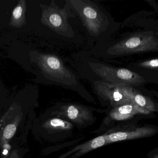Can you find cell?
Instances as JSON below:
<instances>
[{
  "label": "cell",
  "instance_id": "obj_4",
  "mask_svg": "<svg viewBox=\"0 0 158 158\" xmlns=\"http://www.w3.org/2000/svg\"><path fill=\"white\" fill-rule=\"evenodd\" d=\"M158 51L157 35L153 31H142L131 34L111 46L107 53L111 56H123Z\"/></svg>",
  "mask_w": 158,
  "mask_h": 158
},
{
  "label": "cell",
  "instance_id": "obj_13",
  "mask_svg": "<svg viewBox=\"0 0 158 158\" xmlns=\"http://www.w3.org/2000/svg\"><path fill=\"white\" fill-rule=\"evenodd\" d=\"M106 140L104 136H100L96 138L91 141V147L92 148L95 149L99 148L104 145Z\"/></svg>",
  "mask_w": 158,
  "mask_h": 158
},
{
  "label": "cell",
  "instance_id": "obj_2",
  "mask_svg": "<svg viewBox=\"0 0 158 158\" xmlns=\"http://www.w3.org/2000/svg\"><path fill=\"white\" fill-rule=\"evenodd\" d=\"M41 9L40 23L49 27L58 35L67 38H73L75 33L68 22L70 17H75L76 15L71 8L69 1L63 8H60L52 0L49 5L40 3Z\"/></svg>",
  "mask_w": 158,
  "mask_h": 158
},
{
  "label": "cell",
  "instance_id": "obj_11",
  "mask_svg": "<svg viewBox=\"0 0 158 158\" xmlns=\"http://www.w3.org/2000/svg\"><path fill=\"white\" fill-rule=\"evenodd\" d=\"M81 108L77 105H70L68 106L67 108V113L69 118L72 120L76 119L79 114V110Z\"/></svg>",
  "mask_w": 158,
  "mask_h": 158
},
{
  "label": "cell",
  "instance_id": "obj_5",
  "mask_svg": "<svg viewBox=\"0 0 158 158\" xmlns=\"http://www.w3.org/2000/svg\"><path fill=\"white\" fill-rule=\"evenodd\" d=\"M89 65L102 81L106 83L125 84L133 87L140 85L146 82L140 75L125 68H116L98 63H89Z\"/></svg>",
  "mask_w": 158,
  "mask_h": 158
},
{
  "label": "cell",
  "instance_id": "obj_9",
  "mask_svg": "<svg viewBox=\"0 0 158 158\" xmlns=\"http://www.w3.org/2000/svg\"><path fill=\"white\" fill-rule=\"evenodd\" d=\"M138 110V107L133 102L121 104V106L116 108L114 110V114L118 115H130L135 111Z\"/></svg>",
  "mask_w": 158,
  "mask_h": 158
},
{
  "label": "cell",
  "instance_id": "obj_1",
  "mask_svg": "<svg viewBox=\"0 0 158 158\" xmlns=\"http://www.w3.org/2000/svg\"><path fill=\"white\" fill-rule=\"evenodd\" d=\"M30 57L31 62L37 65L41 73L48 80L71 89L83 87L76 76L65 66L58 56L33 51L30 52Z\"/></svg>",
  "mask_w": 158,
  "mask_h": 158
},
{
  "label": "cell",
  "instance_id": "obj_14",
  "mask_svg": "<svg viewBox=\"0 0 158 158\" xmlns=\"http://www.w3.org/2000/svg\"><path fill=\"white\" fill-rule=\"evenodd\" d=\"M51 124L53 127H66L65 123L63 120L59 119H53L51 121Z\"/></svg>",
  "mask_w": 158,
  "mask_h": 158
},
{
  "label": "cell",
  "instance_id": "obj_3",
  "mask_svg": "<svg viewBox=\"0 0 158 158\" xmlns=\"http://www.w3.org/2000/svg\"><path fill=\"white\" fill-rule=\"evenodd\" d=\"M74 12L79 16L89 35L98 37L106 30L109 21L106 15L89 0H69Z\"/></svg>",
  "mask_w": 158,
  "mask_h": 158
},
{
  "label": "cell",
  "instance_id": "obj_7",
  "mask_svg": "<svg viewBox=\"0 0 158 158\" xmlns=\"http://www.w3.org/2000/svg\"><path fill=\"white\" fill-rule=\"evenodd\" d=\"M27 2L26 0H19L18 3L13 10L10 26L16 28H20L27 25L26 13Z\"/></svg>",
  "mask_w": 158,
  "mask_h": 158
},
{
  "label": "cell",
  "instance_id": "obj_10",
  "mask_svg": "<svg viewBox=\"0 0 158 158\" xmlns=\"http://www.w3.org/2000/svg\"><path fill=\"white\" fill-rule=\"evenodd\" d=\"M138 65L139 67L146 69L157 70L158 68V59L156 58L144 61L138 64Z\"/></svg>",
  "mask_w": 158,
  "mask_h": 158
},
{
  "label": "cell",
  "instance_id": "obj_6",
  "mask_svg": "<svg viewBox=\"0 0 158 158\" xmlns=\"http://www.w3.org/2000/svg\"><path fill=\"white\" fill-rule=\"evenodd\" d=\"M93 88L99 97L111 104L119 105L132 102L130 99L132 86L129 85H114L100 80L94 82Z\"/></svg>",
  "mask_w": 158,
  "mask_h": 158
},
{
  "label": "cell",
  "instance_id": "obj_8",
  "mask_svg": "<svg viewBox=\"0 0 158 158\" xmlns=\"http://www.w3.org/2000/svg\"><path fill=\"white\" fill-rule=\"evenodd\" d=\"M131 101L139 107L151 108L153 107V102L147 97L138 92L136 89L132 87L131 91Z\"/></svg>",
  "mask_w": 158,
  "mask_h": 158
},
{
  "label": "cell",
  "instance_id": "obj_12",
  "mask_svg": "<svg viewBox=\"0 0 158 158\" xmlns=\"http://www.w3.org/2000/svg\"><path fill=\"white\" fill-rule=\"evenodd\" d=\"M16 130V127L15 125H8L5 127L4 132H3V135H4V137L7 139H10L14 135Z\"/></svg>",
  "mask_w": 158,
  "mask_h": 158
}]
</instances>
